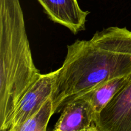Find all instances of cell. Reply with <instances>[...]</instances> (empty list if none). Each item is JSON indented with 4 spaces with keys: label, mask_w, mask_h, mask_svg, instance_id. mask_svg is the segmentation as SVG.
Listing matches in <instances>:
<instances>
[{
    "label": "cell",
    "mask_w": 131,
    "mask_h": 131,
    "mask_svg": "<svg viewBox=\"0 0 131 131\" xmlns=\"http://www.w3.org/2000/svg\"><path fill=\"white\" fill-rule=\"evenodd\" d=\"M51 99L53 113L106 81L131 74V31L109 27L88 40L67 46L63 65L56 70Z\"/></svg>",
    "instance_id": "cell-1"
},
{
    "label": "cell",
    "mask_w": 131,
    "mask_h": 131,
    "mask_svg": "<svg viewBox=\"0 0 131 131\" xmlns=\"http://www.w3.org/2000/svg\"><path fill=\"white\" fill-rule=\"evenodd\" d=\"M40 75L20 1L0 0V130H9L17 105Z\"/></svg>",
    "instance_id": "cell-2"
},
{
    "label": "cell",
    "mask_w": 131,
    "mask_h": 131,
    "mask_svg": "<svg viewBox=\"0 0 131 131\" xmlns=\"http://www.w3.org/2000/svg\"><path fill=\"white\" fill-rule=\"evenodd\" d=\"M57 71L41 74L23 96L14 111L8 131L18 129L51 97Z\"/></svg>",
    "instance_id": "cell-3"
},
{
    "label": "cell",
    "mask_w": 131,
    "mask_h": 131,
    "mask_svg": "<svg viewBox=\"0 0 131 131\" xmlns=\"http://www.w3.org/2000/svg\"><path fill=\"white\" fill-rule=\"evenodd\" d=\"M99 131H131V78L97 115Z\"/></svg>",
    "instance_id": "cell-4"
},
{
    "label": "cell",
    "mask_w": 131,
    "mask_h": 131,
    "mask_svg": "<svg viewBox=\"0 0 131 131\" xmlns=\"http://www.w3.org/2000/svg\"><path fill=\"white\" fill-rule=\"evenodd\" d=\"M54 131H99L97 113L86 95L68 102L56 123Z\"/></svg>",
    "instance_id": "cell-5"
},
{
    "label": "cell",
    "mask_w": 131,
    "mask_h": 131,
    "mask_svg": "<svg viewBox=\"0 0 131 131\" xmlns=\"http://www.w3.org/2000/svg\"><path fill=\"white\" fill-rule=\"evenodd\" d=\"M51 20L64 26L74 34L84 30L90 14L79 7L78 0H37Z\"/></svg>",
    "instance_id": "cell-6"
},
{
    "label": "cell",
    "mask_w": 131,
    "mask_h": 131,
    "mask_svg": "<svg viewBox=\"0 0 131 131\" xmlns=\"http://www.w3.org/2000/svg\"><path fill=\"white\" fill-rule=\"evenodd\" d=\"M130 78L131 74L115 78L106 81L90 93L84 95L89 99L97 115L122 87L126 84Z\"/></svg>",
    "instance_id": "cell-7"
},
{
    "label": "cell",
    "mask_w": 131,
    "mask_h": 131,
    "mask_svg": "<svg viewBox=\"0 0 131 131\" xmlns=\"http://www.w3.org/2000/svg\"><path fill=\"white\" fill-rule=\"evenodd\" d=\"M53 113L51 97L37 113L28 119L17 131H46L49 121Z\"/></svg>",
    "instance_id": "cell-8"
}]
</instances>
